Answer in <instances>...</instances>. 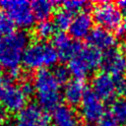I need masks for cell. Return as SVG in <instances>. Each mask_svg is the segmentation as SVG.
Segmentation results:
<instances>
[{"mask_svg":"<svg viewBox=\"0 0 126 126\" xmlns=\"http://www.w3.org/2000/svg\"><path fill=\"white\" fill-rule=\"evenodd\" d=\"M0 7L14 25L19 28L29 29L33 26L35 18L30 2L24 0H5L0 2Z\"/></svg>","mask_w":126,"mask_h":126,"instance_id":"obj_5","label":"cell"},{"mask_svg":"<svg viewBox=\"0 0 126 126\" xmlns=\"http://www.w3.org/2000/svg\"><path fill=\"white\" fill-rule=\"evenodd\" d=\"M9 119V111L3 106L0 105V126H3L7 124L6 122Z\"/></svg>","mask_w":126,"mask_h":126,"instance_id":"obj_26","label":"cell"},{"mask_svg":"<svg viewBox=\"0 0 126 126\" xmlns=\"http://www.w3.org/2000/svg\"><path fill=\"white\" fill-rule=\"evenodd\" d=\"M94 20L102 29L116 31L123 25V14L115 4L111 2H100L94 10Z\"/></svg>","mask_w":126,"mask_h":126,"instance_id":"obj_6","label":"cell"},{"mask_svg":"<svg viewBox=\"0 0 126 126\" xmlns=\"http://www.w3.org/2000/svg\"><path fill=\"white\" fill-rule=\"evenodd\" d=\"M0 14H1V13H0Z\"/></svg>","mask_w":126,"mask_h":126,"instance_id":"obj_35","label":"cell"},{"mask_svg":"<svg viewBox=\"0 0 126 126\" xmlns=\"http://www.w3.org/2000/svg\"><path fill=\"white\" fill-rule=\"evenodd\" d=\"M19 88L21 89L22 93L27 96H32L34 93H35V89H34V84L33 82L29 79V78H22L21 84L19 86Z\"/></svg>","mask_w":126,"mask_h":126,"instance_id":"obj_24","label":"cell"},{"mask_svg":"<svg viewBox=\"0 0 126 126\" xmlns=\"http://www.w3.org/2000/svg\"><path fill=\"white\" fill-rule=\"evenodd\" d=\"M63 5L64 10L68 11L69 13H81L84 12V10L90 6V3L83 0H70V1H63L61 2Z\"/></svg>","mask_w":126,"mask_h":126,"instance_id":"obj_21","label":"cell"},{"mask_svg":"<svg viewBox=\"0 0 126 126\" xmlns=\"http://www.w3.org/2000/svg\"><path fill=\"white\" fill-rule=\"evenodd\" d=\"M0 100L9 112H20L27 104V96L22 93L21 89L10 84L5 85L0 95Z\"/></svg>","mask_w":126,"mask_h":126,"instance_id":"obj_12","label":"cell"},{"mask_svg":"<svg viewBox=\"0 0 126 126\" xmlns=\"http://www.w3.org/2000/svg\"><path fill=\"white\" fill-rule=\"evenodd\" d=\"M4 87H5V82H4V80L0 77V95H1V93H2V91H3V89H4Z\"/></svg>","mask_w":126,"mask_h":126,"instance_id":"obj_30","label":"cell"},{"mask_svg":"<svg viewBox=\"0 0 126 126\" xmlns=\"http://www.w3.org/2000/svg\"><path fill=\"white\" fill-rule=\"evenodd\" d=\"M101 66L104 73L114 79H121L126 72V57L121 50L113 47L106 50L102 55Z\"/></svg>","mask_w":126,"mask_h":126,"instance_id":"obj_10","label":"cell"},{"mask_svg":"<svg viewBox=\"0 0 126 126\" xmlns=\"http://www.w3.org/2000/svg\"><path fill=\"white\" fill-rule=\"evenodd\" d=\"M14 23L6 14H0V33L8 35L14 31Z\"/></svg>","mask_w":126,"mask_h":126,"instance_id":"obj_23","label":"cell"},{"mask_svg":"<svg viewBox=\"0 0 126 126\" xmlns=\"http://www.w3.org/2000/svg\"><path fill=\"white\" fill-rule=\"evenodd\" d=\"M33 84L36 99L40 107L53 110L59 105L61 100L59 84L54 79L52 72L46 69L38 70L35 74Z\"/></svg>","mask_w":126,"mask_h":126,"instance_id":"obj_2","label":"cell"},{"mask_svg":"<svg viewBox=\"0 0 126 126\" xmlns=\"http://www.w3.org/2000/svg\"><path fill=\"white\" fill-rule=\"evenodd\" d=\"M115 32H116L119 36H123V35L126 33V27H125L124 25H122L120 28H118V29L115 31Z\"/></svg>","mask_w":126,"mask_h":126,"instance_id":"obj_28","label":"cell"},{"mask_svg":"<svg viewBox=\"0 0 126 126\" xmlns=\"http://www.w3.org/2000/svg\"><path fill=\"white\" fill-rule=\"evenodd\" d=\"M55 29L56 28L52 22H50L48 20H44V21H40L35 26L34 33L39 39L45 40V39H48L54 35Z\"/></svg>","mask_w":126,"mask_h":126,"instance_id":"obj_19","label":"cell"},{"mask_svg":"<svg viewBox=\"0 0 126 126\" xmlns=\"http://www.w3.org/2000/svg\"><path fill=\"white\" fill-rule=\"evenodd\" d=\"M0 66H1V65H0Z\"/></svg>","mask_w":126,"mask_h":126,"instance_id":"obj_36","label":"cell"},{"mask_svg":"<svg viewBox=\"0 0 126 126\" xmlns=\"http://www.w3.org/2000/svg\"><path fill=\"white\" fill-rule=\"evenodd\" d=\"M110 115L118 123H126V99L117 98L110 105Z\"/></svg>","mask_w":126,"mask_h":126,"instance_id":"obj_18","label":"cell"},{"mask_svg":"<svg viewBox=\"0 0 126 126\" xmlns=\"http://www.w3.org/2000/svg\"><path fill=\"white\" fill-rule=\"evenodd\" d=\"M48 123L49 116L35 103L26 105L16 118V126H48Z\"/></svg>","mask_w":126,"mask_h":126,"instance_id":"obj_9","label":"cell"},{"mask_svg":"<svg viewBox=\"0 0 126 126\" xmlns=\"http://www.w3.org/2000/svg\"><path fill=\"white\" fill-rule=\"evenodd\" d=\"M98 126H119V123L109 114V115H104L99 120Z\"/></svg>","mask_w":126,"mask_h":126,"instance_id":"obj_25","label":"cell"},{"mask_svg":"<svg viewBox=\"0 0 126 126\" xmlns=\"http://www.w3.org/2000/svg\"><path fill=\"white\" fill-rule=\"evenodd\" d=\"M54 2H49L46 0H35L31 3L32 10L35 19L40 21L47 20L54 10Z\"/></svg>","mask_w":126,"mask_h":126,"instance_id":"obj_17","label":"cell"},{"mask_svg":"<svg viewBox=\"0 0 126 126\" xmlns=\"http://www.w3.org/2000/svg\"><path fill=\"white\" fill-rule=\"evenodd\" d=\"M122 86L123 82L121 79H114L104 72L97 73L92 80V91L101 100L106 101L112 100Z\"/></svg>","mask_w":126,"mask_h":126,"instance_id":"obj_7","label":"cell"},{"mask_svg":"<svg viewBox=\"0 0 126 126\" xmlns=\"http://www.w3.org/2000/svg\"><path fill=\"white\" fill-rule=\"evenodd\" d=\"M58 54L53 45L44 41H35L28 45L23 56L24 65L30 70L43 69L55 65Z\"/></svg>","mask_w":126,"mask_h":126,"instance_id":"obj_3","label":"cell"},{"mask_svg":"<svg viewBox=\"0 0 126 126\" xmlns=\"http://www.w3.org/2000/svg\"><path fill=\"white\" fill-rule=\"evenodd\" d=\"M8 78L11 80H17V79H22V72L20 68H15L8 70Z\"/></svg>","mask_w":126,"mask_h":126,"instance_id":"obj_27","label":"cell"},{"mask_svg":"<svg viewBox=\"0 0 126 126\" xmlns=\"http://www.w3.org/2000/svg\"><path fill=\"white\" fill-rule=\"evenodd\" d=\"M102 55L99 50L88 46L83 47L82 50L69 61V71L78 80H83L89 76L93 71L101 65Z\"/></svg>","mask_w":126,"mask_h":126,"instance_id":"obj_4","label":"cell"},{"mask_svg":"<svg viewBox=\"0 0 126 126\" xmlns=\"http://www.w3.org/2000/svg\"><path fill=\"white\" fill-rule=\"evenodd\" d=\"M80 111L86 122L94 124L99 122L104 116L105 107L102 100L92 90H87L80 105Z\"/></svg>","mask_w":126,"mask_h":126,"instance_id":"obj_8","label":"cell"},{"mask_svg":"<svg viewBox=\"0 0 126 126\" xmlns=\"http://www.w3.org/2000/svg\"><path fill=\"white\" fill-rule=\"evenodd\" d=\"M118 6H119L120 10L123 11V13H124V16H123V17H125V20H126V0H125V1H120V2H118Z\"/></svg>","mask_w":126,"mask_h":126,"instance_id":"obj_29","label":"cell"},{"mask_svg":"<svg viewBox=\"0 0 126 126\" xmlns=\"http://www.w3.org/2000/svg\"><path fill=\"white\" fill-rule=\"evenodd\" d=\"M52 121L55 126H80L77 112L69 105H58L52 110Z\"/></svg>","mask_w":126,"mask_h":126,"instance_id":"obj_15","label":"cell"},{"mask_svg":"<svg viewBox=\"0 0 126 126\" xmlns=\"http://www.w3.org/2000/svg\"><path fill=\"white\" fill-rule=\"evenodd\" d=\"M53 46L57 51L58 58L62 61L71 60L83 48L78 40H72L64 32H59L53 35Z\"/></svg>","mask_w":126,"mask_h":126,"instance_id":"obj_11","label":"cell"},{"mask_svg":"<svg viewBox=\"0 0 126 126\" xmlns=\"http://www.w3.org/2000/svg\"><path fill=\"white\" fill-rule=\"evenodd\" d=\"M29 41L30 35L25 31L13 32L6 35L0 42V65L7 70L18 68Z\"/></svg>","mask_w":126,"mask_h":126,"instance_id":"obj_1","label":"cell"},{"mask_svg":"<svg viewBox=\"0 0 126 126\" xmlns=\"http://www.w3.org/2000/svg\"><path fill=\"white\" fill-rule=\"evenodd\" d=\"M121 51H122V53H123V54H124V53H126V42L122 44V46H121Z\"/></svg>","mask_w":126,"mask_h":126,"instance_id":"obj_32","label":"cell"},{"mask_svg":"<svg viewBox=\"0 0 126 126\" xmlns=\"http://www.w3.org/2000/svg\"><path fill=\"white\" fill-rule=\"evenodd\" d=\"M86 91L87 89L85 82L83 80L74 79L69 81L65 85L63 91V96L65 101L70 106H75L82 102Z\"/></svg>","mask_w":126,"mask_h":126,"instance_id":"obj_16","label":"cell"},{"mask_svg":"<svg viewBox=\"0 0 126 126\" xmlns=\"http://www.w3.org/2000/svg\"><path fill=\"white\" fill-rule=\"evenodd\" d=\"M1 36H2V34L0 33V42H1V40H2V38H1Z\"/></svg>","mask_w":126,"mask_h":126,"instance_id":"obj_34","label":"cell"},{"mask_svg":"<svg viewBox=\"0 0 126 126\" xmlns=\"http://www.w3.org/2000/svg\"><path fill=\"white\" fill-rule=\"evenodd\" d=\"M87 39L92 47L99 51L100 50L106 51L108 49H111L116 43L115 36L109 31L102 29L100 27L93 29Z\"/></svg>","mask_w":126,"mask_h":126,"instance_id":"obj_14","label":"cell"},{"mask_svg":"<svg viewBox=\"0 0 126 126\" xmlns=\"http://www.w3.org/2000/svg\"><path fill=\"white\" fill-rule=\"evenodd\" d=\"M52 75L54 77V79L57 81V83L60 85V84H67L69 82V79H70V71H69V68L64 66V65H57L54 67L53 71H52Z\"/></svg>","mask_w":126,"mask_h":126,"instance_id":"obj_22","label":"cell"},{"mask_svg":"<svg viewBox=\"0 0 126 126\" xmlns=\"http://www.w3.org/2000/svg\"><path fill=\"white\" fill-rule=\"evenodd\" d=\"M94 20L92 16L87 12H81L77 14L69 27V33L75 39H83L88 37L93 30Z\"/></svg>","mask_w":126,"mask_h":126,"instance_id":"obj_13","label":"cell"},{"mask_svg":"<svg viewBox=\"0 0 126 126\" xmlns=\"http://www.w3.org/2000/svg\"><path fill=\"white\" fill-rule=\"evenodd\" d=\"M72 20H73L72 14L64 9H61L55 13L54 19H53V24H54L55 28H57L58 30L66 31V30H69Z\"/></svg>","mask_w":126,"mask_h":126,"instance_id":"obj_20","label":"cell"},{"mask_svg":"<svg viewBox=\"0 0 126 126\" xmlns=\"http://www.w3.org/2000/svg\"><path fill=\"white\" fill-rule=\"evenodd\" d=\"M3 126H13V125H11V124H5V125H3Z\"/></svg>","mask_w":126,"mask_h":126,"instance_id":"obj_33","label":"cell"},{"mask_svg":"<svg viewBox=\"0 0 126 126\" xmlns=\"http://www.w3.org/2000/svg\"><path fill=\"white\" fill-rule=\"evenodd\" d=\"M121 91H122V93H123V94L125 96V99H126V83H123V86L121 88Z\"/></svg>","mask_w":126,"mask_h":126,"instance_id":"obj_31","label":"cell"}]
</instances>
